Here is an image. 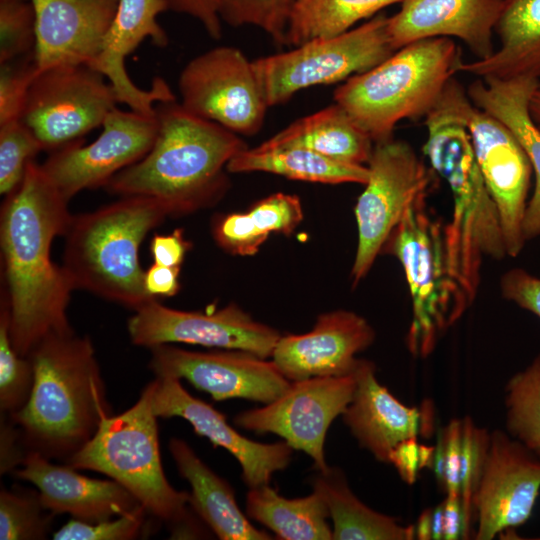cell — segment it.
Wrapping results in <instances>:
<instances>
[{
	"label": "cell",
	"instance_id": "cell-1",
	"mask_svg": "<svg viewBox=\"0 0 540 540\" xmlns=\"http://www.w3.org/2000/svg\"><path fill=\"white\" fill-rule=\"evenodd\" d=\"M68 202L33 160L1 207L10 338L24 357L48 334L72 330L67 308L74 288L63 267L51 259L53 240L65 235L72 218Z\"/></svg>",
	"mask_w": 540,
	"mask_h": 540
},
{
	"label": "cell",
	"instance_id": "cell-2",
	"mask_svg": "<svg viewBox=\"0 0 540 540\" xmlns=\"http://www.w3.org/2000/svg\"><path fill=\"white\" fill-rule=\"evenodd\" d=\"M469 102L467 90L452 78L424 117L427 139L423 151L452 195V216L443 227L445 251L453 275L472 303L480 285L483 257L500 260L508 255L499 212L465 124Z\"/></svg>",
	"mask_w": 540,
	"mask_h": 540
},
{
	"label": "cell",
	"instance_id": "cell-3",
	"mask_svg": "<svg viewBox=\"0 0 540 540\" xmlns=\"http://www.w3.org/2000/svg\"><path fill=\"white\" fill-rule=\"evenodd\" d=\"M150 151L104 186L121 196L160 200L171 217L212 206L229 188L228 162L247 148L240 135L187 111L177 100L155 106Z\"/></svg>",
	"mask_w": 540,
	"mask_h": 540
},
{
	"label": "cell",
	"instance_id": "cell-4",
	"mask_svg": "<svg viewBox=\"0 0 540 540\" xmlns=\"http://www.w3.org/2000/svg\"><path fill=\"white\" fill-rule=\"evenodd\" d=\"M28 357L34 367L32 392L9 418L28 452L65 463L112 412L93 344L73 329L54 332Z\"/></svg>",
	"mask_w": 540,
	"mask_h": 540
},
{
	"label": "cell",
	"instance_id": "cell-5",
	"mask_svg": "<svg viewBox=\"0 0 540 540\" xmlns=\"http://www.w3.org/2000/svg\"><path fill=\"white\" fill-rule=\"evenodd\" d=\"M171 217L158 199L131 195L73 216L65 233L62 267L82 289L134 311L152 299L144 287L139 249L149 231Z\"/></svg>",
	"mask_w": 540,
	"mask_h": 540
},
{
	"label": "cell",
	"instance_id": "cell-6",
	"mask_svg": "<svg viewBox=\"0 0 540 540\" xmlns=\"http://www.w3.org/2000/svg\"><path fill=\"white\" fill-rule=\"evenodd\" d=\"M462 62L452 38L416 41L345 80L333 99L374 144L384 142L399 121L425 117L434 108Z\"/></svg>",
	"mask_w": 540,
	"mask_h": 540
},
{
	"label": "cell",
	"instance_id": "cell-7",
	"mask_svg": "<svg viewBox=\"0 0 540 540\" xmlns=\"http://www.w3.org/2000/svg\"><path fill=\"white\" fill-rule=\"evenodd\" d=\"M154 380L125 412L106 417L95 435L64 464L100 472L125 487L150 515L166 522L171 534L193 520L190 493L168 482L160 458Z\"/></svg>",
	"mask_w": 540,
	"mask_h": 540
},
{
	"label": "cell",
	"instance_id": "cell-8",
	"mask_svg": "<svg viewBox=\"0 0 540 540\" xmlns=\"http://www.w3.org/2000/svg\"><path fill=\"white\" fill-rule=\"evenodd\" d=\"M425 198L405 212L381 250L394 256L403 267L413 312L408 345L422 355L432 350L437 334L456 322L472 304L450 269L444 224L427 212Z\"/></svg>",
	"mask_w": 540,
	"mask_h": 540
},
{
	"label": "cell",
	"instance_id": "cell-9",
	"mask_svg": "<svg viewBox=\"0 0 540 540\" xmlns=\"http://www.w3.org/2000/svg\"><path fill=\"white\" fill-rule=\"evenodd\" d=\"M388 17L378 13L337 36L317 38L293 49L253 60L269 108L300 90L345 81L391 56Z\"/></svg>",
	"mask_w": 540,
	"mask_h": 540
},
{
	"label": "cell",
	"instance_id": "cell-10",
	"mask_svg": "<svg viewBox=\"0 0 540 540\" xmlns=\"http://www.w3.org/2000/svg\"><path fill=\"white\" fill-rule=\"evenodd\" d=\"M367 167L369 177L355 205L358 243L353 285L368 274L405 212L426 196L431 180L426 165L404 140L375 143Z\"/></svg>",
	"mask_w": 540,
	"mask_h": 540
},
{
	"label": "cell",
	"instance_id": "cell-11",
	"mask_svg": "<svg viewBox=\"0 0 540 540\" xmlns=\"http://www.w3.org/2000/svg\"><path fill=\"white\" fill-rule=\"evenodd\" d=\"M104 75L87 65H57L37 72L21 120L43 150L54 152L83 140L116 107Z\"/></svg>",
	"mask_w": 540,
	"mask_h": 540
},
{
	"label": "cell",
	"instance_id": "cell-12",
	"mask_svg": "<svg viewBox=\"0 0 540 540\" xmlns=\"http://www.w3.org/2000/svg\"><path fill=\"white\" fill-rule=\"evenodd\" d=\"M180 104L190 113L243 136L257 134L269 109L253 61L218 46L191 59L178 78Z\"/></svg>",
	"mask_w": 540,
	"mask_h": 540
},
{
	"label": "cell",
	"instance_id": "cell-13",
	"mask_svg": "<svg viewBox=\"0 0 540 540\" xmlns=\"http://www.w3.org/2000/svg\"><path fill=\"white\" fill-rule=\"evenodd\" d=\"M356 368V367H355ZM356 388V376L312 377L291 381L277 399L237 414L233 421L257 434L273 433L293 449L313 459L318 472L328 470L324 452L327 431L333 420L345 412Z\"/></svg>",
	"mask_w": 540,
	"mask_h": 540
},
{
	"label": "cell",
	"instance_id": "cell-14",
	"mask_svg": "<svg viewBox=\"0 0 540 540\" xmlns=\"http://www.w3.org/2000/svg\"><path fill=\"white\" fill-rule=\"evenodd\" d=\"M131 342L151 348L161 344L186 343L225 350H242L269 358L279 332L254 320L236 304L209 311H183L152 299L129 318Z\"/></svg>",
	"mask_w": 540,
	"mask_h": 540
},
{
	"label": "cell",
	"instance_id": "cell-15",
	"mask_svg": "<svg viewBox=\"0 0 540 540\" xmlns=\"http://www.w3.org/2000/svg\"><path fill=\"white\" fill-rule=\"evenodd\" d=\"M102 127L92 143L74 142L51 152L41 164L67 200L84 189L105 186L117 173L141 160L155 142L158 121L155 113L115 107Z\"/></svg>",
	"mask_w": 540,
	"mask_h": 540
},
{
	"label": "cell",
	"instance_id": "cell-16",
	"mask_svg": "<svg viewBox=\"0 0 540 540\" xmlns=\"http://www.w3.org/2000/svg\"><path fill=\"white\" fill-rule=\"evenodd\" d=\"M540 493V458L507 431L490 432L472 507L476 540H491L524 524Z\"/></svg>",
	"mask_w": 540,
	"mask_h": 540
},
{
	"label": "cell",
	"instance_id": "cell-17",
	"mask_svg": "<svg viewBox=\"0 0 540 540\" xmlns=\"http://www.w3.org/2000/svg\"><path fill=\"white\" fill-rule=\"evenodd\" d=\"M149 349V368L156 377L185 379L215 401L241 398L267 404L291 385L273 361L246 351L198 352L170 344Z\"/></svg>",
	"mask_w": 540,
	"mask_h": 540
},
{
	"label": "cell",
	"instance_id": "cell-18",
	"mask_svg": "<svg viewBox=\"0 0 540 540\" xmlns=\"http://www.w3.org/2000/svg\"><path fill=\"white\" fill-rule=\"evenodd\" d=\"M465 124L485 184L497 206L507 255L516 257L526 241L523 220L533 169L522 145L500 120L470 100Z\"/></svg>",
	"mask_w": 540,
	"mask_h": 540
},
{
	"label": "cell",
	"instance_id": "cell-19",
	"mask_svg": "<svg viewBox=\"0 0 540 540\" xmlns=\"http://www.w3.org/2000/svg\"><path fill=\"white\" fill-rule=\"evenodd\" d=\"M154 383L152 408L156 417L183 418L214 447L226 449L239 462L249 488L269 484L275 472L289 465L293 448L285 441L266 444L241 435L224 414L189 394L180 379L156 377Z\"/></svg>",
	"mask_w": 540,
	"mask_h": 540
},
{
	"label": "cell",
	"instance_id": "cell-20",
	"mask_svg": "<svg viewBox=\"0 0 540 540\" xmlns=\"http://www.w3.org/2000/svg\"><path fill=\"white\" fill-rule=\"evenodd\" d=\"M375 339V331L362 316L347 310L321 314L304 334L280 336L272 361L290 381L351 374L356 355Z\"/></svg>",
	"mask_w": 540,
	"mask_h": 540
},
{
	"label": "cell",
	"instance_id": "cell-21",
	"mask_svg": "<svg viewBox=\"0 0 540 540\" xmlns=\"http://www.w3.org/2000/svg\"><path fill=\"white\" fill-rule=\"evenodd\" d=\"M165 11V0H118L114 18L91 66L112 85L118 103L143 114H154L159 102L177 100L164 79L154 78L151 88L145 90L130 79L125 67L127 56L146 38L158 47L168 44L167 33L157 21Z\"/></svg>",
	"mask_w": 540,
	"mask_h": 540
},
{
	"label": "cell",
	"instance_id": "cell-22",
	"mask_svg": "<svg viewBox=\"0 0 540 540\" xmlns=\"http://www.w3.org/2000/svg\"><path fill=\"white\" fill-rule=\"evenodd\" d=\"M35 12L34 61L38 71L96 60L118 0H29Z\"/></svg>",
	"mask_w": 540,
	"mask_h": 540
},
{
	"label": "cell",
	"instance_id": "cell-23",
	"mask_svg": "<svg viewBox=\"0 0 540 540\" xmlns=\"http://www.w3.org/2000/svg\"><path fill=\"white\" fill-rule=\"evenodd\" d=\"M505 0H403L388 17V34L398 50L429 38H458L477 60L494 52L492 37Z\"/></svg>",
	"mask_w": 540,
	"mask_h": 540
},
{
	"label": "cell",
	"instance_id": "cell-24",
	"mask_svg": "<svg viewBox=\"0 0 540 540\" xmlns=\"http://www.w3.org/2000/svg\"><path fill=\"white\" fill-rule=\"evenodd\" d=\"M15 475L32 483L44 507L56 514L94 523L138 509L141 503L115 480L84 476L71 466L56 465L38 452L30 451Z\"/></svg>",
	"mask_w": 540,
	"mask_h": 540
},
{
	"label": "cell",
	"instance_id": "cell-25",
	"mask_svg": "<svg viewBox=\"0 0 540 540\" xmlns=\"http://www.w3.org/2000/svg\"><path fill=\"white\" fill-rule=\"evenodd\" d=\"M354 372L356 388L343 421L362 448L388 463L397 444L423 431V413L401 403L379 383L373 362L358 359Z\"/></svg>",
	"mask_w": 540,
	"mask_h": 540
},
{
	"label": "cell",
	"instance_id": "cell-26",
	"mask_svg": "<svg viewBox=\"0 0 540 540\" xmlns=\"http://www.w3.org/2000/svg\"><path fill=\"white\" fill-rule=\"evenodd\" d=\"M539 82L531 77L479 78L467 88L476 107L503 122L513 132L531 163L535 188L523 220L526 242L540 236V131L529 113V99Z\"/></svg>",
	"mask_w": 540,
	"mask_h": 540
},
{
	"label": "cell",
	"instance_id": "cell-27",
	"mask_svg": "<svg viewBox=\"0 0 540 540\" xmlns=\"http://www.w3.org/2000/svg\"><path fill=\"white\" fill-rule=\"evenodd\" d=\"M169 451L190 486V506L221 540H269L239 508L232 486L213 472L182 439L172 438Z\"/></svg>",
	"mask_w": 540,
	"mask_h": 540
},
{
	"label": "cell",
	"instance_id": "cell-28",
	"mask_svg": "<svg viewBox=\"0 0 540 540\" xmlns=\"http://www.w3.org/2000/svg\"><path fill=\"white\" fill-rule=\"evenodd\" d=\"M500 46L491 56L459 65L478 78L540 80V0H505L495 27Z\"/></svg>",
	"mask_w": 540,
	"mask_h": 540
},
{
	"label": "cell",
	"instance_id": "cell-29",
	"mask_svg": "<svg viewBox=\"0 0 540 540\" xmlns=\"http://www.w3.org/2000/svg\"><path fill=\"white\" fill-rule=\"evenodd\" d=\"M257 147H300L338 162L364 165L374 142L343 107L334 103L295 120Z\"/></svg>",
	"mask_w": 540,
	"mask_h": 540
},
{
	"label": "cell",
	"instance_id": "cell-30",
	"mask_svg": "<svg viewBox=\"0 0 540 540\" xmlns=\"http://www.w3.org/2000/svg\"><path fill=\"white\" fill-rule=\"evenodd\" d=\"M313 491L325 501L333 520L334 540H411L414 526H404L361 502L350 489L343 472L329 467L312 479Z\"/></svg>",
	"mask_w": 540,
	"mask_h": 540
},
{
	"label": "cell",
	"instance_id": "cell-31",
	"mask_svg": "<svg viewBox=\"0 0 540 540\" xmlns=\"http://www.w3.org/2000/svg\"><path fill=\"white\" fill-rule=\"evenodd\" d=\"M229 173L267 172L289 179L326 184H365L367 165L338 162L300 147L245 148L227 164Z\"/></svg>",
	"mask_w": 540,
	"mask_h": 540
},
{
	"label": "cell",
	"instance_id": "cell-32",
	"mask_svg": "<svg viewBox=\"0 0 540 540\" xmlns=\"http://www.w3.org/2000/svg\"><path fill=\"white\" fill-rule=\"evenodd\" d=\"M246 514L283 540H330L332 529L328 507L313 491L310 495L287 499L269 484L249 488Z\"/></svg>",
	"mask_w": 540,
	"mask_h": 540
},
{
	"label": "cell",
	"instance_id": "cell-33",
	"mask_svg": "<svg viewBox=\"0 0 540 540\" xmlns=\"http://www.w3.org/2000/svg\"><path fill=\"white\" fill-rule=\"evenodd\" d=\"M403 0H292L285 45L337 36Z\"/></svg>",
	"mask_w": 540,
	"mask_h": 540
},
{
	"label": "cell",
	"instance_id": "cell-34",
	"mask_svg": "<svg viewBox=\"0 0 540 540\" xmlns=\"http://www.w3.org/2000/svg\"><path fill=\"white\" fill-rule=\"evenodd\" d=\"M506 431L540 458V354L505 386Z\"/></svg>",
	"mask_w": 540,
	"mask_h": 540
},
{
	"label": "cell",
	"instance_id": "cell-35",
	"mask_svg": "<svg viewBox=\"0 0 540 540\" xmlns=\"http://www.w3.org/2000/svg\"><path fill=\"white\" fill-rule=\"evenodd\" d=\"M34 384L29 357L18 354L10 338V313L5 295L0 309V409L10 416L27 404Z\"/></svg>",
	"mask_w": 540,
	"mask_h": 540
},
{
	"label": "cell",
	"instance_id": "cell-36",
	"mask_svg": "<svg viewBox=\"0 0 540 540\" xmlns=\"http://www.w3.org/2000/svg\"><path fill=\"white\" fill-rule=\"evenodd\" d=\"M54 514L41 502L38 491L15 487L0 493V539H46Z\"/></svg>",
	"mask_w": 540,
	"mask_h": 540
},
{
	"label": "cell",
	"instance_id": "cell-37",
	"mask_svg": "<svg viewBox=\"0 0 540 540\" xmlns=\"http://www.w3.org/2000/svg\"><path fill=\"white\" fill-rule=\"evenodd\" d=\"M216 4L222 22L257 27L276 45H285L292 0H216Z\"/></svg>",
	"mask_w": 540,
	"mask_h": 540
},
{
	"label": "cell",
	"instance_id": "cell-38",
	"mask_svg": "<svg viewBox=\"0 0 540 540\" xmlns=\"http://www.w3.org/2000/svg\"><path fill=\"white\" fill-rule=\"evenodd\" d=\"M43 148L20 119L0 125V193L8 195L24 178L27 165Z\"/></svg>",
	"mask_w": 540,
	"mask_h": 540
},
{
	"label": "cell",
	"instance_id": "cell-39",
	"mask_svg": "<svg viewBox=\"0 0 540 540\" xmlns=\"http://www.w3.org/2000/svg\"><path fill=\"white\" fill-rule=\"evenodd\" d=\"M490 432L477 427L470 417L462 420L460 499L464 516V538L470 535L474 520L472 499L477 487L489 445Z\"/></svg>",
	"mask_w": 540,
	"mask_h": 540
},
{
	"label": "cell",
	"instance_id": "cell-40",
	"mask_svg": "<svg viewBox=\"0 0 540 540\" xmlns=\"http://www.w3.org/2000/svg\"><path fill=\"white\" fill-rule=\"evenodd\" d=\"M35 21L29 0H0V63L33 51Z\"/></svg>",
	"mask_w": 540,
	"mask_h": 540
},
{
	"label": "cell",
	"instance_id": "cell-41",
	"mask_svg": "<svg viewBox=\"0 0 540 540\" xmlns=\"http://www.w3.org/2000/svg\"><path fill=\"white\" fill-rule=\"evenodd\" d=\"M150 515L144 506L131 513L89 523L71 519L55 533V540H131L139 537L146 526V516Z\"/></svg>",
	"mask_w": 540,
	"mask_h": 540
},
{
	"label": "cell",
	"instance_id": "cell-42",
	"mask_svg": "<svg viewBox=\"0 0 540 540\" xmlns=\"http://www.w3.org/2000/svg\"><path fill=\"white\" fill-rule=\"evenodd\" d=\"M37 72L33 51L1 63L0 125L21 119L29 87Z\"/></svg>",
	"mask_w": 540,
	"mask_h": 540
},
{
	"label": "cell",
	"instance_id": "cell-43",
	"mask_svg": "<svg viewBox=\"0 0 540 540\" xmlns=\"http://www.w3.org/2000/svg\"><path fill=\"white\" fill-rule=\"evenodd\" d=\"M212 234L222 249L240 256L254 255L269 236L248 212L218 216L212 224Z\"/></svg>",
	"mask_w": 540,
	"mask_h": 540
},
{
	"label": "cell",
	"instance_id": "cell-44",
	"mask_svg": "<svg viewBox=\"0 0 540 540\" xmlns=\"http://www.w3.org/2000/svg\"><path fill=\"white\" fill-rule=\"evenodd\" d=\"M248 213L258 228L268 235H289L303 219L300 199L285 193H275L258 201Z\"/></svg>",
	"mask_w": 540,
	"mask_h": 540
},
{
	"label": "cell",
	"instance_id": "cell-45",
	"mask_svg": "<svg viewBox=\"0 0 540 540\" xmlns=\"http://www.w3.org/2000/svg\"><path fill=\"white\" fill-rule=\"evenodd\" d=\"M502 297L540 318V277L512 268L500 279Z\"/></svg>",
	"mask_w": 540,
	"mask_h": 540
},
{
	"label": "cell",
	"instance_id": "cell-46",
	"mask_svg": "<svg viewBox=\"0 0 540 540\" xmlns=\"http://www.w3.org/2000/svg\"><path fill=\"white\" fill-rule=\"evenodd\" d=\"M444 446V491L460 497L462 421L451 420L440 432Z\"/></svg>",
	"mask_w": 540,
	"mask_h": 540
},
{
	"label": "cell",
	"instance_id": "cell-47",
	"mask_svg": "<svg viewBox=\"0 0 540 540\" xmlns=\"http://www.w3.org/2000/svg\"><path fill=\"white\" fill-rule=\"evenodd\" d=\"M168 10L188 15L197 20L215 40L222 37V20L216 0H165Z\"/></svg>",
	"mask_w": 540,
	"mask_h": 540
},
{
	"label": "cell",
	"instance_id": "cell-48",
	"mask_svg": "<svg viewBox=\"0 0 540 540\" xmlns=\"http://www.w3.org/2000/svg\"><path fill=\"white\" fill-rule=\"evenodd\" d=\"M189 247L182 229H176L170 234H155L150 242L154 263L167 267L180 268Z\"/></svg>",
	"mask_w": 540,
	"mask_h": 540
},
{
	"label": "cell",
	"instance_id": "cell-49",
	"mask_svg": "<svg viewBox=\"0 0 540 540\" xmlns=\"http://www.w3.org/2000/svg\"><path fill=\"white\" fill-rule=\"evenodd\" d=\"M419 448L417 437H413L397 444L389 455L388 463L394 465L401 479L407 484H413L422 469Z\"/></svg>",
	"mask_w": 540,
	"mask_h": 540
},
{
	"label": "cell",
	"instance_id": "cell-50",
	"mask_svg": "<svg viewBox=\"0 0 540 540\" xmlns=\"http://www.w3.org/2000/svg\"><path fill=\"white\" fill-rule=\"evenodd\" d=\"M180 268L154 263L144 273V287L153 298L171 297L180 289L178 280Z\"/></svg>",
	"mask_w": 540,
	"mask_h": 540
},
{
	"label": "cell",
	"instance_id": "cell-51",
	"mask_svg": "<svg viewBox=\"0 0 540 540\" xmlns=\"http://www.w3.org/2000/svg\"><path fill=\"white\" fill-rule=\"evenodd\" d=\"M10 420L1 423V474L21 465L28 454L18 427Z\"/></svg>",
	"mask_w": 540,
	"mask_h": 540
},
{
	"label": "cell",
	"instance_id": "cell-52",
	"mask_svg": "<svg viewBox=\"0 0 540 540\" xmlns=\"http://www.w3.org/2000/svg\"><path fill=\"white\" fill-rule=\"evenodd\" d=\"M464 538V516L460 497L447 496L443 501V539Z\"/></svg>",
	"mask_w": 540,
	"mask_h": 540
},
{
	"label": "cell",
	"instance_id": "cell-53",
	"mask_svg": "<svg viewBox=\"0 0 540 540\" xmlns=\"http://www.w3.org/2000/svg\"><path fill=\"white\" fill-rule=\"evenodd\" d=\"M415 528V537L417 539H432L431 509L425 510L418 518Z\"/></svg>",
	"mask_w": 540,
	"mask_h": 540
},
{
	"label": "cell",
	"instance_id": "cell-54",
	"mask_svg": "<svg viewBox=\"0 0 540 540\" xmlns=\"http://www.w3.org/2000/svg\"><path fill=\"white\" fill-rule=\"evenodd\" d=\"M432 539H443V502L431 510Z\"/></svg>",
	"mask_w": 540,
	"mask_h": 540
},
{
	"label": "cell",
	"instance_id": "cell-55",
	"mask_svg": "<svg viewBox=\"0 0 540 540\" xmlns=\"http://www.w3.org/2000/svg\"><path fill=\"white\" fill-rule=\"evenodd\" d=\"M529 113L535 126L540 131V82L529 99Z\"/></svg>",
	"mask_w": 540,
	"mask_h": 540
}]
</instances>
